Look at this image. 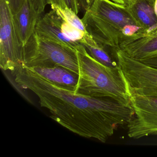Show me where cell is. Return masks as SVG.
<instances>
[{
    "label": "cell",
    "mask_w": 157,
    "mask_h": 157,
    "mask_svg": "<svg viewBox=\"0 0 157 157\" xmlns=\"http://www.w3.org/2000/svg\"><path fill=\"white\" fill-rule=\"evenodd\" d=\"M14 75L17 85L34 93L41 107L50 112L51 118L81 136L105 143L134 116L131 104L75 94L49 82L31 68L21 66Z\"/></svg>",
    "instance_id": "cell-1"
},
{
    "label": "cell",
    "mask_w": 157,
    "mask_h": 157,
    "mask_svg": "<svg viewBox=\"0 0 157 157\" xmlns=\"http://www.w3.org/2000/svg\"><path fill=\"white\" fill-rule=\"evenodd\" d=\"M76 51L79 78L75 94L112 98L131 104L130 86L120 68L115 69L103 65L93 58L83 46Z\"/></svg>",
    "instance_id": "cell-2"
},
{
    "label": "cell",
    "mask_w": 157,
    "mask_h": 157,
    "mask_svg": "<svg viewBox=\"0 0 157 157\" xmlns=\"http://www.w3.org/2000/svg\"><path fill=\"white\" fill-rule=\"evenodd\" d=\"M22 66L30 68L61 66L79 75L76 50L43 39L35 33L23 47Z\"/></svg>",
    "instance_id": "cell-3"
},
{
    "label": "cell",
    "mask_w": 157,
    "mask_h": 157,
    "mask_svg": "<svg viewBox=\"0 0 157 157\" xmlns=\"http://www.w3.org/2000/svg\"><path fill=\"white\" fill-rule=\"evenodd\" d=\"M23 47L16 34L13 14L6 0H0V66L14 72L22 65Z\"/></svg>",
    "instance_id": "cell-4"
},
{
    "label": "cell",
    "mask_w": 157,
    "mask_h": 157,
    "mask_svg": "<svg viewBox=\"0 0 157 157\" xmlns=\"http://www.w3.org/2000/svg\"><path fill=\"white\" fill-rule=\"evenodd\" d=\"M117 58L131 92L157 97V68L133 59L121 50L117 52Z\"/></svg>",
    "instance_id": "cell-5"
},
{
    "label": "cell",
    "mask_w": 157,
    "mask_h": 157,
    "mask_svg": "<svg viewBox=\"0 0 157 157\" xmlns=\"http://www.w3.org/2000/svg\"><path fill=\"white\" fill-rule=\"evenodd\" d=\"M130 101L134 115L127 125L128 137L136 139L157 136V97L131 92Z\"/></svg>",
    "instance_id": "cell-6"
},
{
    "label": "cell",
    "mask_w": 157,
    "mask_h": 157,
    "mask_svg": "<svg viewBox=\"0 0 157 157\" xmlns=\"http://www.w3.org/2000/svg\"><path fill=\"white\" fill-rule=\"evenodd\" d=\"M62 21V19L52 10L40 18L35 33L43 39L78 50L82 45L70 40L64 35L61 29Z\"/></svg>",
    "instance_id": "cell-7"
},
{
    "label": "cell",
    "mask_w": 157,
    "mask_h": 157,
    "mask_svg": "<svg viewBox=\"0 0 157 157\" xmlns=\"http://www.w3.org/2000/svg\"><path fill=\"white\" fill-rule=\"evenodd\" d=\"M41 15L30 0H25L21 9L13 15V24L19 42L22 47L34 33Z\"/></svg>",
    "instance_id": "cell-8"
},
{
    "label": "cell",
    "mask_w": 157,
    "mask_h": 157,
    "mask_svg": "<svg viewBox=\"0 0 157 157\" xmlns=\"http://www.w3.org/2000/svg\"><path fill=\"white\" fill-rule=\"evenodd\" d=\"M30 68V67H29ZM40 77L58 87L75 91L79 75L61 66L31 68Z\"/></svg>",
    "instance_id": "cell-9"
},
{
    "label": "cell",
    "mask_w": 157,
    "mask_h": 157,
    "mask_svg": "<svg viewBox=\"0 0 157 157\" xmlns=\"http://www.w3.org/2000/svg\"><path fill=\"white\" fill-rule=\"evenodd\" d=\"M81 44L93 58L103 65L115 69L120 68L117 62L112 59L105 50V48L96 43L88 33Z\"/></svg>",
    "instance_id": "cell-10"
},
{
    "label": "cell",
    "mask_w": 157,
    "mask_h": 157,
    "mask_svg": "<svg viewBox=\"0 0 157 157\" xmlns=\"http://www.w3.org/2000/svg\"><path fill=\"white\" fill-rule=\"evenodd\" d=\"M136 7V15H137L140 22L150 27V30L153 29V26H157V14L150 3L149 4L147 2L142 1L139 2Z\"/></svg>",
    "instance_id": "cell-11"
},
{
    "label": "cell",
    "mask_w": 157,
    "mask_h": 157,
    "mask_svg": "<svg viewBox=\"0 0 157 157\" xmlns=\"http://www.w3.org/2000/svg\"><path fill=\"white\" fill-rule=\"evenodd\" d=\"M52 10L55 11L56 13L66 22L70 25L87 33L85 25L82 20L80 19L78 14L68 8H59L57 6L51 7Z\"/></svg>",
    "instance_id": "cell-12"
},
{
    "label": "cell",
    "mask_w": 157,
    "mask_h": 157,
    "mask_svg": "<svg viewBox=\"0 0 157 157\" xmlns=\"http://www.w3.org/2000/svg\"><path fill=\"white\" fill-rule=\"evenodd\" d=\"M61 29L62 33L67 38L80 44H81L85 35L88 33L70 25L63 20L61 23Z\"/></svg>",
    "instance_id": "cell-13"
},
{
    "label": "cell",
    "mask_w": 157,
    "mask_h": 157,
    "mask_svg": "<svg viewBox=\"0 0 157 157\" xmlns=\"http://www.w3.org/2000/svg\"><path fill=\"white\" fill-rule=\"evenodd\" d=\"M47 2L51 7L57 6L63 9L68 8L77 14L80 12L78 0H47Z\"/></svg>",
    "instance_id": "cell-14"
},
{
    "label": "cell",
    "mask_w": 157,
    "mask_h": 157,
    "mask_svg": "<svg viewBox=\"0 0 157 157\" xmlns=\"http://www.w3.org/2000/svg\"><path fill=\"white\" fill-rule=\"evenodd\" d=\"M13 15L21 9L25 0H6Z\"/></svg>",
    "instance_id": "cell-15"
},
{
    "label": "cell",
    "mask_w": 157,
    "mask_h": 157,
    "mask_svg": "<svg viewBox=\"0 0 157 157\" xmlns=\"http://www.w3.org/2000/svg\"><path fill=\"white\" fill-rule=\"evenodd\" d=\"M36 10L42 14L45 9L47 4V0H30Z\"/></svg>",
    "instance_id": "cell-16"
},
{
    "label": "cell",
    "mask_w": 157,
    "mask_h": 157,
    "mask_svg": "<svg viewBox=\"0 0 157 157\" xmlns=\"http://www.w3.org/2000/svg\"><path fill=\"white\" fill-rule=\"evenodd\" d=\"M94 0H78L80 12L85 13L91 6Z\"/></svg>",
    "instance_id": "cell-17"
},
{
    "label": "cell",
    "mask_w": 157,
    "mask_h": 157,
    "mask_svg": "<svg viewBox=\"0 0 157 157\" xmlns=\"http://www.w3.org/2000/svg\"><path fill=\"white\" fill-rule=\"evenodd\" d=\"M141 62L154 67L157 68V57L146 59V60H142Z\"/></svg>",
    "instance_id": "cell-18"
},
{
    "label": "cell",
    "mask_w": 157,
    "mask_h": 157,
    "mask_svg": "<svg viewBox=\"0 0 157 157\" xmlns=\"http://www.w3.org/2000/svg\"><path fill=\"white\" fill-rule=\"evenodd\" d=\"M155 7H156V8H155V9H156V10L155 11H156V13L157 16V0H156V6H155Z\"/></svg>",
    "instance_id": "cell-19"
}]
</instances>
